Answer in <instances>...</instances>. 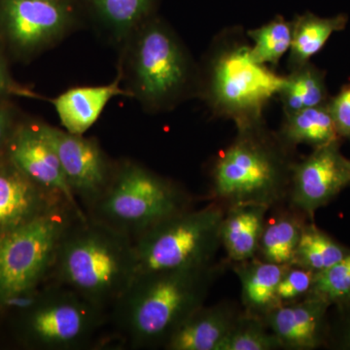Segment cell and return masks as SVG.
I'll return each instance as SVG.
<instances>
[{"mask_svg": "<svg viewBox=\"0 0 350 350\" xmlns=\"http://www.w3.org/2000/svg\"><path fill=\"white\" fill-rule=\"evenodd\" d=\"M222 269L213 262L135 278L113 306L117 324L131 347H165L176 329L204 306Z\"/></svg>", "mask_w": 350, "mask_h": 350, "instance_id": "6da1fadb", "label": "cell"}, {"mask_svg": "<svg viewBox=\"0 0 350 350\" xmlns=\"http://www.w3.org/2000/svg\"><path fill=\"white\" fill-rule=\"evenodd\" d=\"M51 276L101 310L114 306L135 276L133 241L88 215L76 218L59 243Z\"/></svg>", "mask_w": 350, "mask_h": 350, "instance_id": "7a4b0ae2", "label": "cell"}, {"mask_svg": "<svg viewBox=\"0 0 350 350\" xmlns=\"http://www.w3.org/2000/svg\"><path fill=\"white\" fill-rule=\"evenodd\" d=\"M295 148L285 144L265 122L238 130L219 153L211 170V198L228 207L239 204L275 207L289 195Z\"/></svg>", "mask_w": 350, "mask_h": 350, "instance_id": "3957f363", "label": "cell"}, {"mask_svg": "<svg viewBox=\"0 0 350 350\" xmlns=\"http://www.w3.org/2000/svg\"><path fill=\"white\" fill-rule=\"evenodd\" d=\"M202 72L198 96L213 115L232 120L238 130L265 122L262 111L285 79L253 59L251 46L236 29L219 34Z\"/></svg>", "mask_w": 350, "mask_h": 350, "instance_id": "277c9868", "label": "cell"}, {"mask_svg": "<svg viewBox=\"0 0 350 350\" xmlns=\"http://www.w3.org/2000/svg\"><path fill=\"white\" fill-rule=\"evenodd\" d=\"M123 46L119 72L130 98L147 111H167L189 96H198L200 71L178 36L162 20L151 17Z\"/></svg>", "mask_w": 350, "mask_h": 350, "instance_id": "5b68a950", "label": "cell"}, {"mask_svg": "<svg viewBox=\"0 0 350 350\" xmlns=\"http://www.w3.org/2000/svg\"><path fill=\"white\" fill-rule=\"evenodd\" d=\"M188 198L174 183L140 163L115 165L105 194L86 214L135 241L165 219L189 208Z\"/></svg>", "mask_w": 350, "mask_h": 350, "instance_id": "8992f818", "label": "cell"}, {"mask_svg": "<svg viewBox=\"0 0 350 350\" xmlns=\"http://www.w3.org/2000/svg\"><path fill=\"white\" fill-rule=\"evenodd\" d=\"M225 213V207L215 202L196 211L189 207L140 234L133 241L135 278L215 262Z\"/></svg>", "mask_w": 350, "mask_h": 350, "instance_id": "52a82bcc", "label": "cell"}, {"mask_svg": "<svg viewBox=\"0 0 350 350\" xmlns=\"http://www.w3.org/2000/svg\"><path fill=\"white\" fill-rule=\"evenodd\" d=\"M63 204L25 224L0 232V305L31 297L52 275L57 250L76 218H86Z\"/></svg>", "mask_w": 350, "mask_h": 350, "instance_id": "ba28073f", "label": "cell"}, {"mask_svg": "<svg viewBox=\"0 0 350 350\" xmlns=\"http://www.w3.org/2000/svg\"><path fill=\"white\" fill-rule=\"evenodd\" d=\"M103 315L100 308L57 284L27 308L25 338L38 349H84L103 323Z\"/></svg>", "mask_w": 350, "mask_h": 350, "instance_id": "9c48e42d", "label": "cell"}, {"mask_svg": "<svg viewBox=\"0 0 350 350\" xmlns=\"http://www.w3.org/2000/svg\"><path fill=\"white\" fill-rule=\"evenodd\" d=\"M77 25L73 0H0V40L21 57L49 49Z\"/></svg>", "mask_w": 350, "mask_h": 350, "instance_id": "30bf717a", "label": "cell"}, {"mask_svg": "<svg viewBox=\"0 0 350 350\" xmlns=\"http://www.w3.org/2000/svg\"><path fill=\"white\" fill-rule=\"evenodd\" d=\"M39 126L59 157L73 197L87 213L107 191L116 163L109 160L94 138L73 135L42 122Z\"/></svg>", "mask_w": 350, "mask_h": 350, "instance_id": "8fae6325", "label": "cell"}, {"mask_svg": "<svg viewBox=\"0 0 350 350\" xmlns=\"http://www.w3.org/2000/svg\"><path fill=\"white\" fill-rule=\"evenodd\" d=\"M342 140L313 149L292 167L287 204L313 222L315 213L350 185V160L340 152Z\"/></svg>", "mask_w": 350, "mask_h": 350, "instance_id": "7c38bea8", "label": "cell"}, {"mask_svg": "<svg viewBox=\"0 0 350 350\" xmlns=\"http://www.w3.org/2000/svg\"><path fill=\"white\" fill-rule=\"evenodd\" d=\"M3 153L41 188L59 196L81 215H87L71 193L59 157L41 131L39 122L17 123L7 140Z\"/></svg>", "mask_w": 350, "mask_h": 350, "instance_id": "4fadbf2b", "label": "cell"}, {"mask_svg": "<svg viewBox=\"0 0 350 350\" xmlns=\"http://www.w3.org/2000/svg\"><path fill=\"white\" fill-rule=\"evenodd\" d=\"M63 204L68 202L34 183L3 151L0 153V232L20 227Z\"/></svg>", "mask_w": 350, "mask_h": 350, "instance_id": "5bb4252c", "label": "cell"}, {"mask_svg": "<svg viewBox=\"0 0 350 350\" xmlns=\"http://www.w3.org/2000/svg\"><path fill=\"white\" fill-rule=\"evenodd\" d=\"M329 308L325 301L308 295L303 300L271 310L264 322L282 349H315L325 345L328 338Z\"/></svg>", "mask_w": 350, "mask_h": 350, "instance_id": "9a60e30c", "label": "cell"}, {"mask_svg": "<svg viewBox=\"0 0 350 350\" xmlns=\"http://www.w3.org/2000/svg\"><path fill=\"white\" fill-rule=\"evenodd\" d=\"M121 73L109 84L73 87L50 100L64 131L85 135L94 125L105 108L116 96H129L122 86Z\"/></svg>", "mask_w": 350, "mask_h": 350, "instance_id": "2e32d148", "label": "cell"}, {"mask_svg": "<svg viewBox=\"0 0 350 350\" xmlns=\"http://www.w3.org/2000/svg\"><path fill=\"white\" fill-rule=\"evenodd\" d=\"M227 303L200 306L172 334L163 349L217 350L239 315Z\"/></svg>", "mask_w": 350, "mask_h": 350, "instance_id": "e0dca14e", "label": "cell"}, {"mask_svg": "<svg viewBox=\"0 0 350 350\" xmlns=\"http://www.w3.org/2000/svg\"><path fill=\"white\" fill-rule=\"evenodd\" d=\"M232 264L241 282L243 312L264 321L271 310L278 308L276 290L290 265L273 264L257 257Z\"/></svg>", "mask_w": 350, "mask_h": 350, "instance_id": "ac0fdd59", "label": "cell"}, {"mask_svg": "<svg viewBox=\"0 0 350 350\" xmlns=\"http://www.w3.org/2000/svg\"><path fill=\"white\" fill-rule=\"evenodd\" d=\"M269 209L271 207L258 204L226 207L220 238L229 262L247 261L257 256Z\"/></svg>", "mask_w": 350, "mask_h": 350, "instance_id": "d6986e66", "label": "cell"}, {"mask_svg": "<svg viewBox=\"0 0 350 350\" xmlns=\"http://www.w3.org/2000/svg\"><path fill=\"white\" fill-rule=\"evenodd\" d=\"M283 206H275L273 215L268 213L256 257L273 264L291 265L304 228L312 221L289 204Z\"/></svg>", "mask_w": 350, "mask_h": 350, "instance_id": "ffe728a7", "label": "cell"}, {"mask_svg": "<svg viewBox=\"0 0 350 350\" xmlns=\"http://www.w3.org/2000/svg\"><path fill=\"white\" fill-rule=\"evenodd\" d=\"M349 16L338 14L323 18L306 12L292 21V40L287 66L290 71L310 63L312 57L323 49L332 34L344 31Z\"/></svg>", "mask_w": 350, "mask_h": 350, "instance_id": "44dd1931", "label": "cell"}, {"mask_svg": "<svg viewBox=\"0 0 350 350\" xmlns=\"http://www.w3.org/2000/svg\"><path fill=\"white\" fill-rule=\"evenodd\" d=\"M98 21L117 43L128 40L140 25L153 17L157 0H84Z\"/></svg>", "mask_w": 350, "mask_h": 350, "instance_id": "7402d4cb", "label": "cell"}, {"mask_svg": "<svg viewBox=\"0 0 350 350\" xmlns=\"http://www.w3.org/2000/svg\"><path fill=\"white\" fill-rule=\"evenodd\" d=\"M278 133L285 144L295 149L300 144L319 148L342 140L336 130L328 103L300 111L284 113Z\"/></svg>", "mask_w": 350, "mask_h": 350, "instance_id": "603a6c76", "label": "cell"}, {"mask_svg": "<svg viewBox=\"0 0 350 350\" xmlns=\"http://www.w3.org/2000/svg\"><path fill=\"white\" fill-rule=\"evenodd\" d=\"M278 96L284 113L326 105L331 98L326 84V72L310 62L285 76Z\"/></svg>", "mask_w": 350, "mask_h": 350, "instance_id": "cb8c5ba5", "label": "cell"}, {"mask_svg": "<svg viewBox=\"0 0 350 350\" xmlns=\"http://www.w3.org/2000/svg\"><path fill=\"white\" fill-rule=\"evenodd\" d=\"M349 252V248L338 243L314 223L308 222L301 232L292 264L317 273L340 262Z\"/></svg>", "mask_w": 350, "mask_h": 350, "instance_id": "d4e9b609", "label": "cell"}, {"mask_svg": "<svg viewBox=\"0 0 350 350\" xmlns=\"http://www.w3.org/2000/svg\"><path fill=\"white\" fill-rule=\"evenodd\" d=\"M246 34L253 42L251 46L253 59L264 66H278L291 46L292 22L278 15Z\"/></svg>", "mask_w": 350, "mask_h": 350, "instance_id": "484cf974", "label": "cell"}, {"mask_svg": "<svg viewBox=\"0 0 350 350\" xmlns=\"http://www.w3.org/2000/svg\"><path fill=\"white\" fill-rule=\"evenodd\" d=\"M282 349L280 340L261 319L239 313L217 350H275Z\"/></svg>", "mask_w": 350, "mask_h": 350, "instance_id": "4316f807", "label": "cell"}, {"mask_svg": "<svg viewBox=\"0 0 350 350\" xmlns=\"http://www.w3.org/2000/svg\"><path fill=\"white\" fill-rule=\"evenodd\" d=\"M308 295L335 306L340 312L350 310V252L330 268L315 273Z\"/></svg>", "mask_w": 350, "mask_h": 350, "instance_id": "83f0119b", "label": "cell"}, {"mask_svg": "<svg viewBox=\"0 0 350 350\" xmlns=\"http://www.w3.org/2000/svg\"><path fill=\"white\" fill-rule=\"evenodd\" d=\"M314 275L315 273L310 269L290 265L276 290L278 306L296 303L308 297L312 290Z\"/></svg>", "mask_w": 350, "mask_h": 350, "instance_id": "f1b7e54d", "label": "cell"}, {"mask_svg": "<svg viewBox=\"0 0 350 350\" xmlns=\"http://www.w3.org/2000/svg\"><path fill=\"white\" fill-rule=\"evenodd\" d=\"M329 110L338 137L350 142V83L340 88L328 101Z\"/></svg>", "mask_w": 350, "mask_h": 350, "instance_id": "f546056e", "label": "cell"}, {"mask_svg": "<svg viewBox=\"0 0 350 350\" xmlns=\"http://www.w3.org/2000/svg\"><path fill=\"white\" fill-rule=\"evenodd\" d=\"M27 96L32 98H42L31 90L20 86L14 81L9 71L6 57L3 51L0 48V103H6L9 96Z\"/></svg>", "mask_w": 350, "mask_h": 350, "instance_id": "4dcf8cb0", "label": "cell"}, {"mask_svg": "<svg viewBox=\"0 0 350 350\" xmlns=\"http://www.w3.org/2000/svg\"><path fill=\"white\" fill-rule=\"evenodd\" d=\"M17 125L15 120V112L8 103H0V153L4 147L14 128Z\"/></svg>", "mask_w": 350, "mask_h": 350, "instance_id": "1f68e13d", "label": "cell"}, {"mask_svg": "<svg viewBox=\"0 0 350 350\" xmlns=\"http://www.w3.org/2000/svg\"><path fill=\"white\" fill-rule=\"evenodd\" d=\"M340 312L347 313V314L349 315V320H347V328H345L344 342L345 347H347V349H350V310H340Z\"/></svg>", "mask_w": 350, "mask_h": 350, "instance_id": "d6a6232c", "label": "cell"}]
</instances>
